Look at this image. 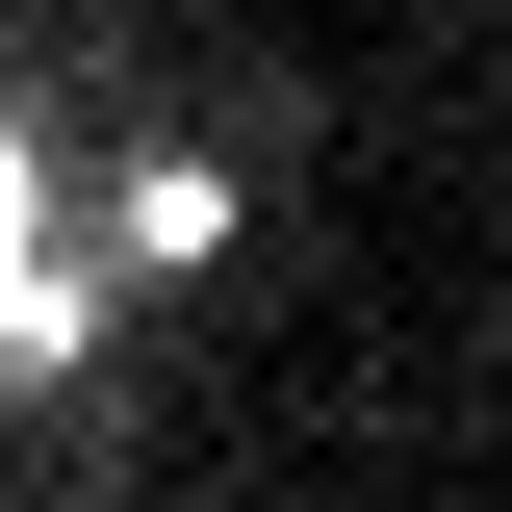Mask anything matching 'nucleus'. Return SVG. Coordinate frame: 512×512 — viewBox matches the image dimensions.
<instances>
[{"instance_id":"f257e3e1","label":"nucleus","mask_w":512,"mask_h":512,"mask_svg":"<svg viewBox=\"0 0 512 512\" xmlns=\"http://www.w3.org/2000/svg\"><path fill=\"white\" fill-rule=\"evenodd\" d=\"M103 359V256H52V205H26V103H0V384H77Z\"/></svg>"},{"instance_id":"f03ea898","label":"nucleus","mask_w":512,"mask_h":512,"mask_svg":"<svg viewBox=\"0 0 512 512\" xmlns=\"http://www.w3.org/2000/svg\"><path fill=\"white\" fill-rule=\"evenodd\" d=\"M231 256V154H128V205H103V282H205Z\"/></svg>"}]
</instances>
